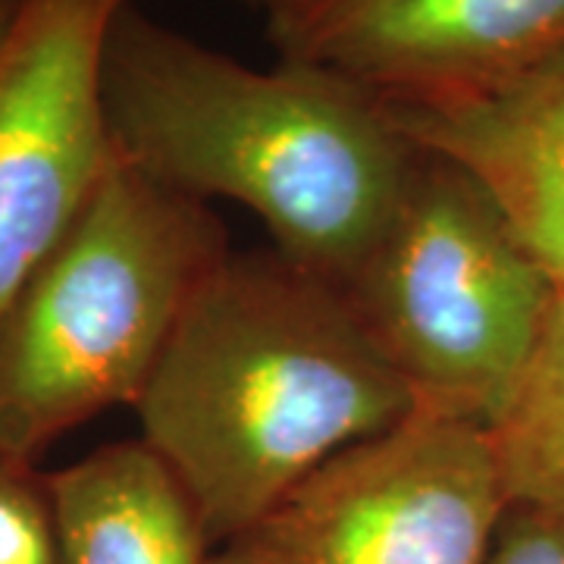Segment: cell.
<instances>
[{
  "label": "cell",
  "mask_w": 564,
  "mask_h": 564,
  "mask_svg": "<svg viewBox=\"0 0 564 564\" xmlns=\"http://www.w3.org/2000/svg\"><path fill=\"white\" fill-rule=\"evenodd\" d=\"M508 505L492 433L414 408L321 464L207 564H486Z\"/></svg>",
  "instance_id": "obj_5"
},
{
  "label": "cell",
  "mask_w": 564,
  "mask_h": 564,
  "mask_svg": "<svg viewBox=\"0 0 564 564\" xmlns=\"http://www.w3.org/2000/svg\"><path fill=\"white\" fill-rule=\"evenodd\" d=\"M414 411L336 282L280 251L229 254L182 314L135 402L210 549L304 477Z\"/></svg>",
  "instance_id": "obj_2"
},
{
  "label": "cell",
  "mask_w": 564,
  "mask_h": 564,
  "mask_svg": "<svg viewBox=\"0 0 564 564\" xmlns=\"http://www.w3.org/2000/svg\"><path fill=\"white\" fill-rule=\"evenodd\" d=\"M489 433L508 502L564 511V289L524 383Z\"/></svg>",
  "instance_id": "obj_10"
},
{
  "label": "cell",
  "mask_w": 564,
  "mask_h": 564,
  "mask_svg": "<svg viewBox=\"0 0 564 564\" xmlns=\"http://www.w3.org/2000/svg\"><path fill=\"white\" fill-rule=\"evenodd\" d=\"M389 107L423 151L477 180L564 289V51L474 98Z\"/></svg>",
  "instance_id": "obj_8"
},
{
  "label": "cell",
  "mask_w": 564,
  "mask_h": 564,
  "mask_svg": "<svg viewBox=\"0 0 564 564\" xmlns=\"http://www.w3.org/2000/svg\"><path fill=\"white\" fill-rule=\"evenodd\" d=\"M339 289L414 408L486 430L524 383L562 292L477 180L430 151Z\"/></svg>",
  "instance_id": "obj_4"
},
{
  "label": "cell",
  "mask_w": 564,
  "mask_h": 564,
  "mask_svg": "<svg viewBox=\"0 0 564 564\" xmlns=\"http://www.w3.org/2000/svg\"><path fill=\"white\" fill-rule=\"evenodd\" d=\"M132 0H25L0 44V314L113 161L104 47Z\"/></svg>",
  "instance_id": "obj_6"
},
{
  "label": "cell",
  "mask_w": 564,
  "mask_h": 564,
  "mask_svg": "<svg viewBox=\"0 0 564 564\" xmlns=\"http://www.w3.org/2000/svg\"><path fill=\"white\" fill-rule=\"evenodd\" d=\"M22 7H25V0H0V44L10 35V29H13V22L22 13Z\"/></svg>",
  "instance_id": "obj_13"
},
{
  "label": "cell",
  "mask_w": 564,
  "mask_h": 564,
  "mask_svg": "<svg viewBox=\"0 0 564 564\" xmlns=\"http://www.w3.org/2000/svg\"><path fill=\"white\" fill-rule=\"evenodd\" d=\"M0 564H63L47 474L0 448Z\"/></svg>",
  "instance_id": "obj_11"
},
{
  "label": "cell",
  "mask_w": 564,
  "mask_h": 564,
  "mask_svg": "<svg viewBox=\"0 0 564 564\" xmlns=\"http://www.w3.org/2000/svg\"><path fill=\"white\" fill-rule=\"evenodd\" d=\"M486 564H564V511L508 505Z\"/></svg>",
  "instance_id": "obj_12"
},
{
  "label": "cell",
  "mask_w": 564,
  "mask_h": 564,
  "mask_svg": "<svg viewBox=\"0 0 564 564\" xmlns=\"http://www.w3.org/2000/svg\"><path fill=\"white\" fill-rule=\"evenodd\" d=\"M220 217L117 158L0 314V448L22 462L135 408L182 314L229 258Z\"/></svg>",
  "instance_id": "obj_3"
},
{
  "label": "cell",
  "mask_w": 564,
  "mask_h": 564,
  "mask_svg": "<svg viewBox=\"0 0 564 564\" xmlns=\"http://www.w3.org/2000/svg\"><path fill=\"white\" fill-rule=\"evenodd\" d=\"M63 564H207L210 545L151 448L113 443L47 474Z\"/></svg>",
  "instance_id": "obj_9"
},
{
  "label": "cell",
  "mask_w": 564,
  "mask_h": 564,
  "mask_svg": "<svg viewBox=\"0 0 564 564\" xmlns=\"http://www.w3.org/2000/svg\"><path fill=\"white\" fill-rule=\"evenodd\" d=\"M113 158L192 202L258 214L276 251L345 282L423 158L392 107L311 63H239L129 3L104 47Z\"/></svg>",
  "instance_id": "obj_1"
},
{
  "label": "cell",
  "mask_w": 564,
  "mask_h": 564,
  "mask_svg": "<svg viewBox=\"0 0 564 564\" xmlns=\"http://www.w3.org/2000/svg\"><path fill=\"white\" fill-rule=\"evenodd\" d=\"M263 17L280 61L395 107L474 98L564 51V0H273Z\"/></svg>",
  "instance_id": "obj_7"
},
{
  "label": "cell",
  "mask_w": 564,
  "mask_h": 564,
  "mask_svg": "<svg viewBox=\"0 0 564 564\" xmlns=\"http://www.w3.org/2000/svg\"><path fill=\"white\" fill-rule=\"evenodd\" d=\"M236 3H245V7H254V10H263V13H267V10L273 7V0H236Z\"/></svg>",
  "instance_id": "obj_14"
}]
</instances>
